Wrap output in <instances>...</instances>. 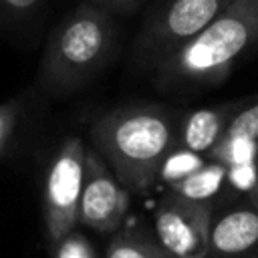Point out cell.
Instances as JSON below:
<instances>
[{
  "label": "cell",
  "mask_w": 258,
  "mask_h": 258,
  "mask_svg": "<svg viewBox=\"0 0 258 258\" xmlns=\"http://www.w3.org/2000/svg\"><path fill=\"white\" fill-rule=\"evenodd\" d=\"M91 139L119 183L127 191L143 194L177 147V129L173 115L161 105H125L97 117Z\"/></svg>",
  "instance_id": "6da1fadb"
},
{
  "label": "cell",
  "mask_w": 258,
  "mask_h": 258,
  "mask_svg": "<svg viewBox=\"0 0 258 258\" xmlns=\"http://www.w3.org/2000/svg\"><path fill=\"white\" fill-rule=\"evenodd\" d=\"M256 44L258 0H234L216 20L163 58L151 73L163 89L218 85Z\"/></svg>",
  "instance_id": "7a4b0ae2"
},
{
  "label": "cell",
  "mask_w": 258,
  "mask_h": 258,
  "mask_svg": "<svg viewBox=\"0 0 258 258\" xmlns=\"http://www.w3.org/2000/svg\"><path fill=\"white\" fill-rule=\"evenodd\" d=\"M117 42L113 14L81 2L52 32L40 60L44 91L64 97L87 85L111 60Z\"/></svg>",
  "instance_id": "3957f363"
},
{
  "label": "cell",
  "mask_w": 258,
  "mask_h": 258,
  "mask_svg": "<svg viewBox=\"0 0 258 258\" xmlns=\"http://www.w3.org/2000/svg\"><path fill=\"white\" fill-rule=\"evenodd\" d=\"M234 0H167L141 24L133 56L137 64L153 71L163 58L216 20Z\"/></svg>",
  "instance_id": "277c9868"
},
{
  "label": "cell",
  "mask_w": 258,
  "mask_h": 258,
  "mask_svg": "<svg viewBox=\"0 0 258 258\" xmlns=\"http://www.w3.org/2000/svg\"><path fill=\"white\" fill-rule=\"evenodd\" d=\"M85 155V143L79 137H67L48 163L42 189V212L50 244L73 232L79 224Z\"/></svg>",
  "instance_id": "5b68a950"
},
{
  "label": "cell",
  "mask_w": 258,
  "mask_h": 258,
  "mask_svg": "<svg viewBox=\"0 0 258 258\" xmlns=\"http://www.w3.org/2000/svg\"><path fill=\"white\" fill-rule=\"evenodd\" d=\"M155 238L171 258H208L212 206L169 191L153 210Z\"/></svg>",
  "instance_id": "8992f818"
},
{
  "label": "cell",
  "mask_w": 258,
  "mask_h": 258,
  "mask_svg": "<svg viewBox=\"0 0 258 258\" xmlns=\"http://www.w3.org/2000/svg\"><path fill=\"white\" fill-rule=\"evenodd\" d=\"M129 208V191L95 149L85 155V179L79 202V224L97 232H117Z\"/></svg>",
  "instance_id": "52a82bcc"
},
{
  "label": "cell",
  "mask_w": 258,
  "mask_h": 258,
  "mask_svg": "<svg viewBox=\"0 0 258 258\" xmlns=\"http://www.w3.org/2000/svg\"><path fill=\"white\" fill-rule=\"evenodd\" d=\"M258 248V206H236L212 218L210 254L216 258H240Z\"/></svg>",
  "instance_id": "ba28073f"
},
{
  "label": "cell",
  "mask_w": 258,
  "mask_h": 258,
  "mask_svg": "<svg viewBox=\"0 0 258 258\" xmlns=\"http://www.w3.org/2000/svg\"><path fill=\"white\" fill-rule=\"evenodd\" d=\"M236 111H238L236 103L191 111L177 129V145L198 155L210 153L222 141L226 127Z\"/></svg>",
  "instance_id": "9c48e42d"
},
{
  "label": "cell",
  "mask_w": 258,
  "mask_h": 258,
  "mask_svg": "<svg viewBox=\"0 0 258 258\" xmlns=\"http://www.w3.org/2000/svg\"><path fill=\"white\" fill-rule=\"evenodd\" d=\"M226 179H228V167L218 161H210V163H204L198 171L189 173L187 177L171 183L169 187L173 194H179L187 200L210 204V200L216 194H220Z\"/></svg>",
  "instance_id": "30bf717a"
},
{
  "label": "cell",
  "mask_w": 258,
  "mask_h": 258,
  "mask_svg": "<svg viewBox=\"0 0 258 258\" xmlns=\"http://www.w3.org/2000/svg\"><path fill=\"white\" fill-rule=\"evenodd\" d=\"M105 258H171L157 238L139 228H119L107 246Z\"/></svg>",
  "instance_id": "8fae6325"
},
{
  "label": "cell",
  "mask_w": 258,
  "mask_h": 258,
  "mask_svg": "<svg viewBox=\"0 0 258 258\" xmlns=\"http://www.w3.org/2000/svg\"><path fill=\"white\" fill-rule=\"evenodd\" d=\"M204 163H206V161H204L202 155H198V153H194V151H187V149H183V147L177 145V147L167 155V159L163 161L157 179H163V181H167V183L171 185V183H175V181L187 177L189 173L198 171Z\"/></svg>",
  "instance_id": "7c38bea8"
},
{
  "label": "cell",
  "mask_w": 258,
  "mask_h": 258,
  "mask_svg": "<svg viewBox=\"0 0 258 258\" xmlns=\"http://www.w3.org/2000/svg\"><path fill=\"white\" fill-rule=\"evenodd\" d=\"M222 139H242L258 145V101L234 113Z\"/></svg>",
  "instance_id": "4fadbf2b"
},
{
  "label": "cell",
  "mask_w": 258,
  "mask_h": 258,
  "mask_svg": "<svg viewBox=\"0 0 258 258\" xmlns=\"http://www.w3.org/2000/svg\"><path fill=\"white\" fill-rule=\"evenodd\" d=\"M50 246H52V258H99L89 238H85L75 230Z\"/></svg>",
  "instance_id": "5bb4252c"
},
{
  "label": "cell",
  "mask_w": 258,
  "mask_h": 258,
  "mask_svg": "<svg viewBox=\"0 0 258 258\" xmlns=\"http://www.w3.org/2000/svg\"><path fill=\"white\" fill-rule=\"evenodd\" d=\"M22 115V99H10L0 105V157L4 155L8 141Z\"/></svg>",
  "instance_id": "9a60e30c"
},
{
  "label": "cell",
  "mask_w": 258,
  "mask_h": 258,
  "mask_svg": "<svg viewBox=\"0 0 258 258\" xmlns=\"http://www.w3.org/2000/svg\"><path fill=\"white\" fill-rule=\"evenodd\" d=\"M42 0H0V14L12 20L30 18L38 8Z\"/></svg>",
  "instance_id": "2e32d148"
},
{
  "label": "cell",
  "mask_w": 258,
  "mask_h": 258,
  "mask_svg": "<svg viewBox=\"0 0 258 258\" xmlns=\"http://www.w3.org/2000/svg\"><path fill=\"white\" fill-rule=\"evenodd\" d=\"M141 2H143V0H113L111 12H113V14H125V12L135 10Z\"/></svg>",
  "instance_id": "e0dca14e"
},
{
  "label": "cell",
  "mask_w": 258,
  "mask_h": 258,
  "mask_svg": "<svg viewBox=\"0 0 258 258\" xmlns=\"http://www.w3.org/2000/svg\"><path fill=\"white\" fill-rule=\"evenodd\" d=\"M91 4H95V6H101V8H105V10H109L111 12V6H113V0H89ZM113 14V12H111Z\"/></svg>",
  "instance_id": "ac0fdd59"
},
{
  "label": "cell",
  "mask_w": 258,
  "mask_h": 258,
  "mask_svg": "<svg viewBox=\"0 0 258 258\" xmlns=\"http://www.w3.org/2000/svg\"><path fill=\"white\" fill-rule=\"evenodd\" d=\"M254 194H256L254 198H256V206H258V183H256V191H254Z\"/></svg>",
  "instance_id": "d6986e66"
}]
</instances>
